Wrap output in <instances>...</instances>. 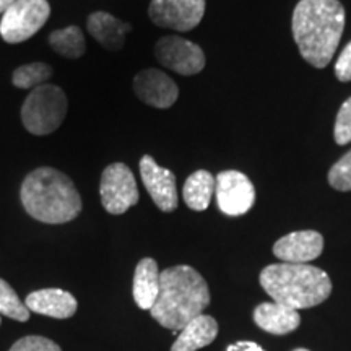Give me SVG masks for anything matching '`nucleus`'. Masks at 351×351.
Masks as SVG:
<instances>
[{"label": "nucleus", "mask_w": 351, "mask_h": 351, "mask_svg": "<svg viewBox=\"0 0 351 351\" xmlns=\"http://www.w3.org/2000/svg\"><path fill=\"white\" fill-rule=\"evenodd\" d=\"M293 38L302 59L315 69L330 64L345 28L339 0H301L293 12Z\"/></svg>", "instance_id": "nucleus-1"}, {"label": "nucleus", "mask_w": 351, "mask_h": 351, "mask_svg": "<svg viewBox=\"0 0 351 351\" xmlns=\"http://www.w3.org/2000/svg\"><path fill=\"white\" fill-rule=\"evenodd\" d=\"M0 324H2V320H0Z\"/></svg>", "instance_id": "nucleus-30"}, {"label": "nucleus", "mask_w": 351, "mask_h": 351, "mask_svg": "<svg viewBox=\"0 0 351 351\" xmlns=\"http://www.w3.org/2000/svg\"><path fill=\"white\" fill-rule=\"evenodd\" d=\"M258 280L271 300L295 311L317 306L332 293L330 276L309 263H274Z\"/></svg>", "instance_id": "nucleus-4"}, {"label": "nucleus", "mask_w": 351, "mask_h": 351, "mask_svg": "<svg viewBox=\"0 0 351 351\" xmlns=\"http://www.w3.org/2000/svg\"><path fill=\"white\" fill-rule=\"evenodd\" d=\"M218 335V324L212 315L200 314L179 332L171 351H197L208 346Z\"/></svg>", "instance_id": "nucleus-18"}, {"label": "nucleus", "mask_w": 351, "mask_h": 351, "mask_svg": "<svg viewBox=\"0 0 351 351\" xmlns=\"http://www.w3.org/2000/svg\"><path fill=\"white\" fill-rule=\"evenodd\" d=\"M52 75V67L44 62H32L21 65L13 72L12 82L16 88L28 90V88H36L46 85Z\"/></svg>", "instance_id": "nucleus-21"}, {"label": "nucleus", "mask_w": 351, "mask_h": 351, "mask_svg": "<svg viewBox=\"0 0 351 351\" xmlns=\"http://www.w3.org/2000/svg\"><path fill=\"white\" fill-rule=\"evenodd\" d=\"M217 179L210 171L199 169L187 178L182 189V197L186 205L194 212H204L208 208L215 194Z\"/></svg>", "instance_id": "nucleus-19"}, {"label": "nucleus", "mask_w": 351, "mask_h": 351, "mask_svg": "<svg viewBox=\"0 0 351 351\" xmlns=\"http://www.w3.org/2000/svg\"><path fill=\"white\" fill-rule=\"evenodd\" d=\"M29 313L47 315L52 319H69L78 309L77 298L60 288H46L29 293L25 300Z\"/></svg>", "instance_id": "nucleus-14"}, {"label": "nucleus", "mask_w": 351, "mask_h": 351, "mask_svg": "<svg viewBox=\"0 0 351 351\" xmlns=\"http://www.w3.org/2000/svg\"><path fill=\"white\" fill-rule=\"evenodd\" d=\"M160 275L155 258L145 257L137 263L134 274V300L140 309L150 311L160 295Z\"/></svg>", "instance_id": "nucleus-17"}, {"label": "nucleus", "mask_w": 351, "mask_h": 351, "mask_svg": "<svg viewBox=\"0 0 351 351\" xmlns=\"http://www.w3.org/2000/svg\"><path fill=\"white\" fill-rule=\"evenodd\" d=\"M8 351H62L60 346L46 337L28 335L16 341Z\"/></svg>", "instance_id": "nucleus-25"}, {"label": "nucleus", "mask_w": 351, "mask_h": 351, "mask_svg": "<svg viewBox=\"0 0 351 351\" xmlns=\"http://www.w3.org/2000/svg\"><path fill=\"white\" fill-rule=\"evenodd\" d=\"M49 15L47 0H15L0 20V36L8 44L28 41L46 25Z\"/></svg>", "instance_id": "nucleus-6"}, {"label": "nucleus", "mask_w": 351, "mask_h": 351, "mask_svg": "<svg viewBox=\"0 0 351 351\" xmlns=\"http://www.w3.org/2000/svg\"><path fill=\"white\" fill-rule=\"evenodd\" d=\"M328 184L340 192L351 191V150L328 171Z\"/></svg>", "instance_id": "nucleus-23"}, {"label": "nucleus", "mask_w": 351, "mask_h": 351, "mask_svg": "<svg viewBox=\"0 0 351 351\" xmlns=\"http://www.w3.org/2000/svg\"><path fill=\"white\" fill-rule=\"evenodd\" d=\"M21 204L29 217L47 225H64L82 212V197L75 184L62 171L43 166L21 184Z\"/></svg>", "instance_id": "nucleus-3"}, {"label": "nucleus", "mask_w": 351, "mask_h": 351, "mask_svg": "<svg viewBox=\"0 0 351 351\" xmlns=\"http://www.w3.org/2000/svg\"><path fill=\"white\" fill-rule=\"evenodd\" d=\"M69 101L64 90L57 85L33 88L21 106V122L33 135H49L64 124Z\"/></svg>", "instance_id": "nucleus-5"}, {"label": "nucleus", "mask_w": 351, "mask_h": 351, "mask_svg": "<svg viewBox=\"0 0 351 351\" xmlns=\"http://www.w3.org/2000/svg\"><path fill=\"white\" fill-rule=\"evenodd\" d=\"M49 44L57 54L67 59H80L86 51L85 36L78 26H67L52 32L49 34Z\"/></svg>", "instance_id": "nucleus-20"}, {"label": "nucleus", "mask_w": 351, "mask_h": 351, "mask_svg": "<svg viewBox=\"0 0 351 351\" xmlns=\"http://www.w3.org/2000/svg\"><path fill=\"white\" fill-rule=\"evenodd\" d=\"M13 3H15V0H0V13H5L8 8H10Z\"/></svg>", "instance_id": "nucleus-28"}, {"label": "nucleus", "mask_w": 351, "mask_h": 351, "mask_svg": "<svg viewBox=\"0 0 351 351\" xmlns=\"http://www.w3.org/2000/svg\"><path fill=\"white\" fill-rule=\"evenodd\" d=\"M254 322L271 335H287L301 324L300 313L280 302H262L254 311Z\"/></svg>", "instance_id": "nucleus-16"}, {"label": "nucleus", "mask_w": 351, "mask_h": 351, "mask_svg": "<svg viewBox=\"0 0 351 351\" xmlns=\"http://www.w3.org/2000/svg\"><path fill=\"white\" fill-rule=\"evenodd\" d=\"M155 57L179 75H195L205 67V54L195 43L181 36H165L155 44Z\"/></svg>", "instance_id": "nucleus-10"}, {"label": "nucleus", "mask_w": 351, "mask_h": 351, "mask_svg": "<svg viewBox=\"0 0 351 351\" xmlns=\"http://www.w3.org/2000/svg\"><path fill=\"white\" fill-rule=\"evenodd\" d=\"M101 204L111 215H122L137 205L138 187L134 173L124 163H112L101 174Z\"/></svg>", "instance_id": "nucleus-7"}, {"label": "nucleus", "mask_w": 351, "mask_h": 351, "mask_svg": "<svg viewBox=\"0 0 351 351\" xmlns=\"http://www.w3.org/2000/svg\"><path fill=\"white\" fill-rule=\"evenodd\" d=\"M333 137L339 145H346L351 142V98L341 104L339 114H337L335 130Z\"/></svg>", "instance_id": "nucleus-24"}, {"label": "nucleus", "mask_w": 351, "mask_h": 351, "mask_svg": "<svg viewBox=\"0 0 351 351\" xmlns=\"http://www.w3.org/2000/svg\"><path fill=\"white\" fill-rule=\"evenodd\" d=\"M324 251V238L317 231H296L274 244V254L287 263H309Z\"/></svg>", "instance_id": "nucleus-13"}, {"label": "nucleus", "mask_w": 351, "mask_h": 351, "mask_svg": "<svg viewBox=\"0 0 351 351\" xmlns=\"http://www.w3.org/2000/svg\"><path fill=\"white\" fill-rule=\"evenodd\" d=\"M140 174L143 186L156 207L166 213L174 212L179 205V197L173 171L161 168L153 156L143 155L140 160Z\"/></svg>", "instance_id": "nucleus-11"}, {"label": "nucleus", "mask_w": 351, "mask_h": 351, "mask_svg": "<svg viewBox=\"0 0 351 351\" xmlns=\"http://www.w3.org/2000/svg\"><path fill=\"white\" fill-rule=\"evenodd\" d=\"M208 304L210 289L204 276L189 265H176L161 271L160 295L150 314L160 326L181 332Z\"/></svg>", "instance_id": "nucleus-2"}, {"label": "nucleus", "mask_w": 351, "mask_h": 351, "mask_svg": "<svg viewBox=\"0 0 351 351\" xmlns=\"http://www.w3.org/2000/svg\"><path fill=\"white\" fill-rule=\"evenodd\" d=\"M293 351H309V350H306V348H296V350H293Z\"/></svg>", "instance_id": "nucleus-29"}, {"label": "nucleus", "mask_w": 351, "mask_h": 351, "mask_svg": "<svg viewBox=\"0 0 351 351\" xmlns=\"http://www.w3.org/2000/svg\"><path fill=\"white\" fill-rule=\"evenodd\" d=\"M0 314L19 322H26L29 319L28 307L21 302L15 289L2 278H0Z\"/></svg>", "instance_id": "nucleus-22"}, {"label": "nucleus", "mask_w": 351, "mask_h": 351, "mask_svg": "<svg viewBox=\"0 0 351 351\" xmlns=\"http://www.w3.org/2000/svg\"><path fill=\"white\" fill-rule=\"evenodd\" d=\"M134 91L142 103L158 109H168L179 98V86L168 73L147 69L134 78Z\"/></svg>", "instance_id": "nucleus-12"}, {"label": "nucleus", "mask_w": 351, "mask_h": 351, "mask_svg": "<svg viewBox=\"0 0 351 351\" xmlns=\"http://www.w3.org/2000/svg\"><path fill=\"white\" fill-rule=\"evenodd\" d=\"M148 15L160 28L186 33L200 25L205 0H152Z\"/></svg>", "instance_id": "nucleus-8"}, {"label": "nucleus", "mask_w": 351, "mask_h": 351, "mask_svg": "<svg viewBox=\"0 0 351 351\" xmlns=\"http://www.w3.org/2000/svg\"><path fill=\"white\" fill-rule=\"evenodd\" d=\"M335 75L340 82H351V43L346 44L335 62Z\"/></svg>", "instance_id": "nucleus-26"}, {"label": "nucleus", "mask_w": 351, "mask_h": 351, "mask_svg": "<svg viewBox=\"0 0 351 351\" xmlns=\"http://www.w3.org/2000/svg\"><path fill=\"white\" fill-rule=\"evenodd\" d=\"M88 32L98 41L104 49L121 51L125 44L127 34L132 32V26L108 12H95L88 16Z\"/></svg>", "instance_id": "nucleus-15"}, {"label": "nucleus", "mask_w": 351, "mask_h": 351, "mask_svg": "<svg viewBox=\"0 0 351 351\" xmlns=\"http://www.w3.org/2000/svg\"><path fill=\"white\" fill-rule=\"evenodd\" d=\"M215 186L218 208L228 217H241L254 207L256 189L247 176L230 169L219 173Z\"/></svg>", "instance_id": "nucleus-9"}, {"label": "nucleus", "mask_w": 351, "mask_h": 351, "mask_svg": "<svg viewBox=\"0 0 351 351\" xmlns=\"http://www.w3.org/2000/svg\"><path fill=\"white\" fill-rule=\"evenodd\" d=\"M225 351H265L262 348L261 345L256 343V341H236V343H232L228 346Z\"/></svg>", "instance_id": "nucleus-27"}]
</instances>
